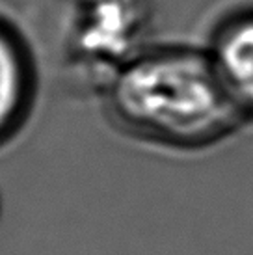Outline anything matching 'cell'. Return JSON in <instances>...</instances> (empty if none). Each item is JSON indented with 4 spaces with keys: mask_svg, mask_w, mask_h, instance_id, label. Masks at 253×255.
I'll return each mask as SVG.
<instances>
[{
    "mask_svg": "<svg viewBox=\"0 0 253 255\" xmlns=\"http://www.w3.org/2000/svg\"><path fill=\"white\" fill-rule=\"evenodd\" d=\"M35 77L28 47L19 32L0 19V143L24 123L34 97Z\"/></svg>",
    "mask_w": 253,
    "mask_h": 255,
    "instance_id": "3",
    "label": "cell"
},
{
    "mask_svg": "<svg viewBox=\"0 0 253 255\" xmlns=\"http://www.w3.org/2000/svg\"><path fill=\"white\" fill-rule=\"evenodd\" d=\"M225 92L244 120H253V9L225 17L207 47Z\"/></svg>",
    "mask_w": 253,
    "mask_h": 255,
    "instance_id": "2",
    "label": "cell"
},
{
    "mask_svg": "<svg viewBox=\"0 0 253 255\" xmlns=\"http://www.w3.org/2000/svg\"><path fill=\"white\" fill-rule=\"evenodd\" d=\"M106 110L136 140L168 149H203L233 134L242 114L225 92L209 50L147 47L106 84Z\"/></svg>",
    "mask_w": 253,
    "mask_h": 255,
    "instance_id": "1",
    "label": "cell"
}]
</instances>
